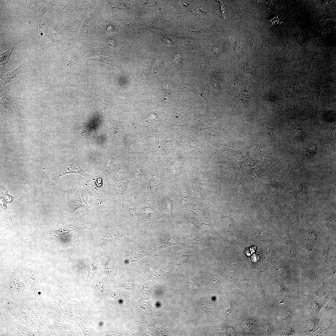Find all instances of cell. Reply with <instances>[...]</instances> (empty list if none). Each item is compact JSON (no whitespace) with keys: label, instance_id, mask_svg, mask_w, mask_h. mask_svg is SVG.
Here are the masks:
<instances>
[{"label":"cell","instance_id":"6da1fadb","mask_svg":"<svg viewBox=\"0 0 336 336\" xmlns=\"http://www.w3.org/2000/svg\"><path fill=\"white\" fill-rule=\"evenodd\" d=\"M85 206L81 198L79 192L78 190L73 191L66 202L65 213V221L69 218L75 210H78L81 212H82Z\"/></svg>","mask_w":336,"mask_h":336},{"label":"cell","instance_id":"7a4b0ae2","mask_svg":"<svg viewBox=\"0 0 336 336\" xmlns=\"http://www.w3.org/2000/svg\"><path fill=\"white\" fill-rule=\"evenodd\" d=\"M68 173L79 174L87 177L92 176L86 172L78 164L75 162H70L55 169L52 174L51 179L56 181L60 176Z\"/></svg>","mask_w":336,"mask_h":336},{"label":"cell","instance_id":"3957f363","mask_svg":"<svg viewBox=\"0 0 336 336\" xmlns=\"http://www.w3.org/2000/svg\"><path fill=\"white\" fill-rule=\"evenodd\" d=\"M122 205L126 216L129 220L134 225L142 229L144 223L142 216L140 208L132 207L129 203L123 200Z\"/></svg>","mask_w":336,"mask_h":336},{"label":"cell","instance_id":"277c9868","mask_svg":"<svg viewBox=\"0 0 336 336\" xmlns=\"http://www.w3.org/2000/svg\"><path fill=\"white\" fill-rule=\"evenodd\" d=\"M23 99L11 97L4 94L1 98V107L3 109H7L12 111L16 109L19 102Z\"/></svg>","mask_w":336,"mask_h":336},{"label":"cell","instance_id":"5b68a950","mask_svg":"<svg viewBox=\"0 0 336 336\" xmlns=\"http://www.w3.org/2000/svg\"><path fill=\"white\" fill-rule=\"evenodd\" d=\"M142 216L145 223L161 218V214L152 207L145 206L140 208Z\"/></svg>","mask_w":336,"mask_h":336},{"label":"cell","instance_id":"8992f818","mask_svg":"<svg viewBox=\"0 0 336 336\" xmlns=\"http://www.w3.org/2000/svg\"><path fill=\"white\" fill-rule=\"evenodd\" d=\"M24 69L25 65L23 64L14 70L3 75L1 79V86H4L16 79L17 75L23 72Z\"/></svg>","mask_w":336,"mask_h":336},{"label":"cell","instance_id":"52a82bcc","mask_svg":"<svg viewBox=\"0 0 336 336\" xmlns=\"http://www.w3.org/2000/svg\"><path fill=\"white\" fill-rule=\"evenodd\" d=\"M171 204L170 200L166 201L164 206L162 208L161 214V217L166 218L173 227L175 226V224L172 213Z\"/></svg>","mask_w":336,"mask_h":336},{"label":"cell","instance_id":"ba28073f","mask_svg":"<svg viewBox=\"0 0 336 336\" xmlns=\"http://www.w3.org/2000/svg\"><path fill=\"white\" fill-rule=\"evenodd\" d=\"M38 6L33 7L32 12L36 24L37 32L39 31V26L42 17L45 12V8L42 4H38Z\"/></svg>","mask_w":336,"mask_h":336},{"label":"cell","instance_id":"9c48e42d","mask_svg":"<svg viewBox=\"0 0 336 336\" xmlns=\"http://www.w3.org/2000/svg\"><path fill=\"white\" fill-rule=\"evenodd\" d=\"M98 265V260L96 258H93L89 262L87 266L88 275L86 280L87 282H90L93 278L96 273Z\"/></svg>","mask_w":336,"mask_h":336},{"label":"cell","instance_id":"30bf717a","mask_svg":"<svg viewBox=\"0 0 336 336\" xmlns=\"http://www.w3.org/2000/svg\"><path fill=\"white\" fill-rule=\"evenodd\" d=\"M16 45V44L8 50L0 55V65H3L7 63L9 61L11 54Z\"/></svg>","mask_w":336,"mask_h":336},{"label":"cell","instance_id":"8fae6325","mask_svg":"<svg viewBox=\"0 0 336 336\" xmlns=\"http://www.w3.org/2000/svg\"><path fill=\"white\" fill-rule=\"evenodd\" d=\"M185 283H188L187 287L191 290L196 291L198 289V285L196 282L193 279L187 280Z\"/></svg>","mask_w":336,"mask_h":336},{"label":"cell","instance_id":"7c38bea8","mask_svg":"<svg viewBox=\"0 0 336 336\" xmlns=\"http://www.w3.org/2000/svg\"><path fill=\"white\" fill-rule=\"evenodd\" d=\"M85 134L91 138H94L96 135V133L94 126H92L88 128L86 132L84 133Z\"/></svg>","mask_w":336,"mask_h":336},{"label":"cell","instance_id":"4fadbf2b","mask_svg":"<svg viewBox=\"0 0 336 336\" xmlns=\"http://www.w3.org/2000/svg\"><path fill=\"white\" fill-rule=\"evenodd\" d=\"M12 222V219L4 216L2 217L1 220V227L7 225Z\"/></svg>","mask_w":336,"mask_h":336},{"label":"cell","instance_id":"5bb4252c","mask_svg":"<svg viewBox=\"0 0 336 336\" xmlns=\"http://www.w3.org/2000/svg\"><path fill=\"white\" fill-rule=\"evenodd\" d=\"M241 97L243 101H247V100H249L250 98L249 95L248 93V91H244L242 92Z\"/></svg>","mask_w":336,"mask_h":336},{"label":"cell","instance_id":"9a60e30c","mask_svg":"<svg viewBox=\"0 0 336 336\" xmlns=\"http://www.w3.org/2000/svg\"><path fill=\"white\" fill-rule=\"evenodd\" d=\"M247 69V71L250 73H252L254 71V69L252 68V67L251 66H248Z\"/></svg>","mask_w":336,"mask_h":336},{"label":"cell","instance_id":"2e32d148","mask_svg":"<svg viewBox=\"0 0 336 336\" xmlns=\"http://www.w3.org/2000/svg\"><path fill=\"white\" fill-rule=\"evenodd\" d=\"M102 325V322H101V323H100V326H101V325Z\"/></svg>","mask_w":336,"mask_h":336}]
</instances>
